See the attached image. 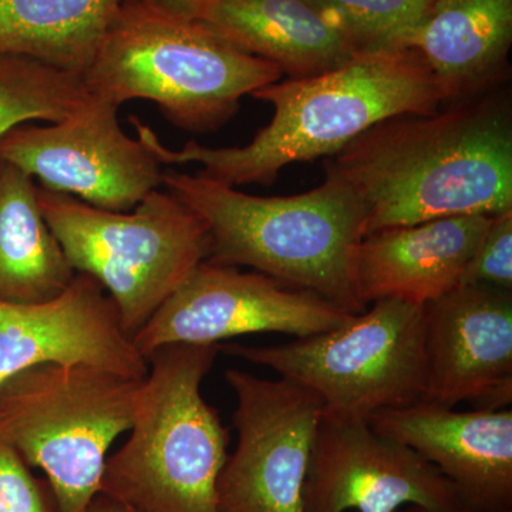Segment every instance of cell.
I'll use <instances>...</instances> for the list:
<instances>
[{"label":"cell","mask_w":512,"mask_h":512,"mask_svg":"<svg viewBox=\"0 0 512 512\" xmlns=\"http://www.w3.org/2000/svg\"><path fill=\"white\" fill-rule=\"evenodd\" d=\"M497 89L369 128L326 160L366 211V235L512 210L511 100Z\"/></svg>","instance_id":"6da1fadb"},{"label":"cell","mask_w":512,"mask_h":512,"mask_svg":"<svg viewBox=\"0 0 512 512\" xmlns=\"http://www.w3.org/2000/svg\"><path fill=\"white\" fill-rule=\"evenodd\" d=\"M251 96L271 104L274 117L244 147L188 141L171 150L153 128L136 117L130 120L138 140L161 165L197 163L198 174L237 187L271 185L286 165L335 156L384 120L434 113L448 103L423 57L409 47L356 53L329 72L279 80Z\"/></svg>","instance_id":"7a4b0ae2"},{"label":"cell","mask_w":512,"mask_h":512,"mask_svg":"<svg viewBox=\"0 0 512 512\" xmlns=\"http://www.w3.org/2000/svg\"><path fill=\"white\" fill-rule=\"evenodd\" d=\"M161 185L207 231V261L248 266L289 288L315 293L356 315L355 258L366 211L345 181L326 173L319 187L289 197H256L201 174L167 170Z\"/></svg>","instance_id":"3957f363"},{"label":"cell","mask_w":512,"mask_h":512,"mask_svg":"<svg viewBox=\"0 0 512 512\" xmlns=\"http://www.w3.org/2000/svg\"><path fill=\"white\" fill-rule=\"evenodd\" d=\"M275 64L249 55L201 20L121 0L84 82L121 106L153 101L175 127L208 133L237 114L242 97L282 80Z\"/></svg>","instance_id":"277c9868"},{"label":"cell","mask_w":512,"mask_h":512,"mask_svg":"<svg viewBox=\"0 0 512 512\" xmlns=\"http://www.w3.org/2000/svg\"><path fill=\"white\" fill-rule=\"evenodd\" d=\"M221 343H171L146 357L130 437L107 457L100 493L138 512H220L229 430L201 393Z\"/></svg>","instance_id":"5b68a950"},{"label":"cell","mask_w":512,"mask_h":512,"mask_svg":"<svg viewBox=\"0 0 512 512\" xmlns=\"http://www.w3.org/2000/svg\"><path fill=\"white\" fill-rule=\"evenodd\" d=\"M143 379L40 363L0 384V441L40 468L59 512H86L113 441L133 427Z\"/></svg>","instance_id":"8992f818"},{"label":"cell","mask_w":512,"mask_h":512,"mask_svg":"<svg viewBox=\"0 0 512 512\" xmlns=\"http://www.w3.org/2000/svg\"><path fill=\"white\" fill-rule=\"evenodd\" d=\"M37 201L74 271L103 285L131 340L210 252L202 222L167 190L151 191L131 212L42 185Z\"/></svg>","instance_id":"52a82bcc"},{"label":"cell","mask_w":512,"mask_h":512,"mask_svg":"<svg viewBox=\"0 0 512 512\" xmlns=\"http://www.w3.org/2000/svg\"><path fill=\"white\" fill-rule=\"evenodd\" d=\"M221 353L303 384L335 416L369 420L426 399L424 309L413 303L383 299L328 332L275 346L221 343Z\"/></svg>","instance_id":"ba28073f"},{"label":"cell","mask_w":512,"mask_h":512,"mask_svg":"<svg viewBox=\"0 0 512 512\" xmlns=\"http://www.w3.org/2000/svg\"><path fill=\"white\" fill-rule=\"evenodd\" d=\"M238 441L218 480L220 512H303L302 488L325 407L303 384L228 369Z\"/></svg>","instance_id":"9c48e42d"},{"label":"cell","mask_w":512,"mask_h":512,"mask_svg":"<svg viewBox=\"0 0 512 512\" xmlns=\"http://www.w3.org/2000/svg\"><path fill=\"white\" fill-rule=\"evenodd\" d=\"M119 106L90 97L60 123L22 124L0 140V158L47 190L73 195L100 210H134L161 185L163 168L138 138L121 128Z\"/></svg>","instance_id":"30bf717a"},{"label":"cell","mask_w":512,"mask_h":512,"mask_svg":"<svg viewBox=\"0 0 512 512\" xmlns=\"http://www.w3.org/2000/svg\"><path fill=\"white\" fill-rule=\"evenodd\" d=\"M349 316L315 293L259 272L204 261L138 330L133 343L147 357L171 343L211 345L254 333L305 338L338 328Z\"/></svg>","instance_id":"8fae6325"},{"label":"cell","mask_w":512,"mask_h":512,"mask_svg":"<svg viewBox=\"0 0 512 512\" xmlns=\"http://www.w3.org/2000/svg\"><path fill=\"white\" fill-rule=\"evenodd\" d=\"M464 508L456 488L412 448L369 420L323 413L302 488L303 512Z\"/></svg>","instance_id":"7c38bea8"},{"label":"cell","mask_w":512,"mask_h":512,"mask_svg":"<svg viewBox=\"0 0 512 512\" xmlns=\"http://www.w3.org/2000/svg\"><path fill=\"white\" fill-rule=\"evenodd\" d=\"M424 309L426 402L508 409L512 402V291L458 285Z\"/></svg>","instance_id":"4fadbf2b"},{"label":"cell","mask_w":512,"mask_h":512,"mask_svg":"<svg viewBox=\"0 0 512 512\" xmlns=\"http://www.w3.org/2000/svg\"><path fill=\"white\" fill-rule=\"evenodd\" d=\"M50 362L84 363L138 380L148 373L116 303L97 279L80 272L53 301H0V384Z\"/></svg>","instance_id":"5bb4252c"},{"label":"cell","mask_w":512,"mask_h":512,"mask_svg":"<svg viewBox=\"0 0 512 512\" xmlns=\"http://www.w3.org/2000/svg\"><path fill=\"white\" fill-rule=\"evenodd\" d=\"M370 426L412 448L456 488L464 508L512 510V412L430 402L380 410Z\"/></svg>","instance_id":"9a60e30c"},{"label":"cell","mask_w":512,"mask_h":512,"mask_svg":"<svg viewBox=\"0 0 512 512\" xmlns=\"http://www.w3.org/2000/svg\"><path fill=\"white\" fill-rule=\"evenodd\" d=\"M491 220L493 215H458L370 232L356 251L360 301L424 306L453 291Z\"/></svg>","instance_id":"2e32d148"},{"label":"cell","mask_w":512,"mask_h":512,"mask_svg":"<svg viewBox=\"0 0 512 512\" xmlns=\"http://www.w3.org/2000/svg\"><path fill=\"white\" fill-rule=\"evenodd\" d=\"M511 46L512 0H430L400 47L420 53L450 103L497 89Z\"/></svg>","instance_id":"e0dca14e"},{"label":"cell","mask_w":512,"mask_h":512,"mask_svg":"<svg viewBox=\"0 0 512 512\" xmlns=\"http://www.w3.org/2000/svg\"><path fill=\"white\" fill-rule=\"evenodd\" d=\"M200 20L289 79L318 76L356 55L308 0H215Z\"/></svg>","instance_id":"ac0fdd59"},{"label":"cell","mask_w":512,"mask_h":512,"mask_svg":"<svg viewBox=\"0 0 512 512\" xmlns=\"http://www.w3.org/2000/svg\"><path fill=\"white\" fill-rule=\"evenodd\" d=\"M76 274L40 211L35 178L0 158V301H53Z\"/></svg>","instance_id":"d6986e66"},{"label":"cell","mask_w":512,"mask_h":512,"mask_svg":"<svg viewBox=\"0 0 512 512\" xmlns=\"http://www.w3.org/2000/svg\"><path fill=\"white\" fill-rule=\"evenodd\" d=\"M121 0H0V55L84 76Z\"/></svg>","instance_id":"ffe728a7"},{"label":"cell","mask_w":512,"mask_h":512,"mask_svg":"<svg viewBox=\"0 0 512 512\" xmlns=\"http://www.w3.org/2000/svg\"><path fill=\"white\" fill-rule=\"evenodd\" d=\"M90 97L80 74L29 57L0 55V140L29 121L69 119Z\"/></svg>","instance_id":"44dd1931"},{"label":"cell","mask_w":512,"mask_h":512,"mask_svg":"<svg viewBox=\"0 0 512 512\" xmlns=\"http://www.w3.org/2000/svg\"><path fill=\"white\" fill-rule=\"evenodd\" d=\"M353 52L402 46L430 0H308Z\"/></svg>","instance_id":"7402d4cb"},{"label":"cell","mask_w":512,"mask_h":512,"mask_svg":"<svg viewBox=\"0 0 512 512\" xmlns=\"http://www.w3.org/2000/svg\"><path fill=\"white\" fill-rule=\"evenodd\" d=\"M460 285L512 291V210L493 215Z\"/></svg>","instance_id":"603a6c76"},{"label":"cell","mask_w":512,"mask_h":512,"mask_svg":"<svg viewBox=\"0 0 512 512\" xmlns=\"http://www.w3.org/2000/svg\"><path fill=\"white\" fill-rule=\"evenodd\" d=\"M0 512H59L49 484L30 473L28 464L0 441Z\"/></svg>","instance_id":"cb8c5ba5"},{"label":"cell","mask_w":512,"mask_h":512,"mask_svg":"<svg viewBox=\"0 0 512 512\" xmlns=\"http://www.w3.org/2000/svg\"><path fill=\"white\" fill-rule=\"evenodd\" d=\"M136 2L178 18L200 20L215 0H136Z\"/></svg>","instance_id":"d4e9b609"},{"label":"cell","mask_w":512,"mask_h":512,"mask_svg":"<svg viewBox=\"0 0 512 512\" xmlns=\"http://www.w3.org/2000/svg\"><path fill=\"white\" fill-rule=\"evenodd\" d=\"M86 512H138L131 508L130 505L121 503L116 498L109 495L99 493L94 497L92 503L87 507Z\"/></svg>","instance_id":"484cf974"},{"label":"cell","mask_w":512,"mask_h":512,"mask_svg":"<svg viewBox=\"0 0 512 512\" xmlns=\"http://www.w3.org/2000/svg\"><path fill=\"white\" fill-rule=\"evenodd\" d=\"M397 512H512V510L505 511H476L470 508H456V510H429V508L417 507V505H409V507L400 508Z\"/></svg>","instance_id":"4316f807"}]
</instances>
